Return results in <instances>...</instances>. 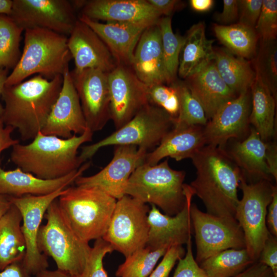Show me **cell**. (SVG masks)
Listing matches in <instances>:
<instances>
[{"instance_id":"cell-39","label":"cell","mask_w":277,"mask_h":277,"mask_svg":"<svg viewBox=\"0 0 277 277\" xmlns=\"http://www.w3.org/2000/svg\"><path fill=\"white\" fill-rule=\"evenodd\" d=\"M149 102L165 111L174 121L180 109L176 88L173 83L170 85L157 84L148 86Z\"/></svg>"},{"instance_id":"cell-38","label":"cell","mask_w":277,"mask_h":277,"mask_svg":"<svg viewBox=\"0 0 277 277\" xmlns=\"http://www.w3.org/2000/svg\"><path fill=\"white\" fill-rule=\"evenodd\" d=\"M254 69L275 100L277 96V46L276 41H261Z\"/></svg>"},{"instance_id":"cell-49","label":"cell","mask_w":277,"mask_h":277,"mask_svg":"<svg viewBox=\"0 0 277 277\" xmlns=\"http://www.w3.org/2000/svg\"><path fill=\"white\" fill-rule=\"evenodd\" d=\"M234 277H275L267 266L256 262Z\"/></svg>"},{"instance_id":"cell-37","label":"cell","mask_w":277,"mask_h":277,"mask_svg":"<svg viewBox=\"0 0 277 277\" xmlns=\"http://www.w3.org/2000/svg\"><path fill=\"white\" fill-rule=\"evenodd\" d=\"M177 90L180 109L174 121V128L199 125L204 126L208 122L205 112L197 100L184 83H173Z\"/></svg>"},{"instance_id":"cell-33","label":"cell","mask_w":277,"mask_h":277,"mask_svg":"<svg viewBox=\"0 0 277 277\" xmlns=\"http://www.w3.org/2000/svg\"><path fill=\"white\" fill-rule=\"evenodd\" d=\"M254 263L245 248H231L207 258L200 266L209 277H234Z\"/></svg>"},{"instance_id":"cell-22","label":"cell","mask_w":277,"mask_h":277,"mask_svg":"<svg viewBox=\"0 0 277 277\" xmlns=\"http://www.w3.org/2000/svg\"><path fill=\"white\" fill-rule=\"evenodd\" d=\"M131 67L138 78L147 86L170 85L158 23L147 28L135 47Z\"/></svg>"},{"instance_id":"cell-45","label":"cell","mask_w":277,"mask_h":277,"mask_svg":"<svg viewBox=\"0 0 277 277\" xmlns=\"http://www.w3.org/2000/svg\"><path fill=\"white\" fill-rule=\"evenodd\" d=\"M258 262L269 267L277 277V238L269 234L260 252Z\"/></svg>"},{"instance_id":"cell-18","label":"cell","mask_w":277,"mask_h":277,"mask_svg":"<svg viewBox=\"0 0 277 277\" xmlns=\"http://www.w3.org/2000/svg\"><path fill=\"white\" fill-rule=\"evenodd\" d=\"M63 77L58 96L41 132L66 139L82 134L88 128L69 67Z\"/></svg>"},{"instance_id":"cell-13","label":"cell","mask_w":277,"mask_h":277,"mask_svg":"<svg viewBox=\"0 0 277 277\" xmlns=\"http://www.w3.org/2000/svg\"><path fill=\"white\" fill-rule=\"evenodd\" d=\"M65 189H60L44 195L9 196L12 204L17 207L22 215L21 228L26 242V252L22 264L30 276L35 275L48 267L47 256L42 253L38 247V233L48 207L64 193Z\"/></svg>"},{"instance_id":"cell-52","label":"cell","mask_w":277,"mask_h":277,"mask_svg":"<svg viewBox=\"0 0 277 277\" xmlns=\"http://www.w3.org/2000/svg\"><path fill=\"white\" fill-rule=\"evenodd\" d=\"M0 277H30L22 262L14 263L0 271Z\"/></svg>"},{"instance_id":"cell-28","label":"cell","mask_w":277,"mask_h":277,"mask_svg":"<svg viewBox=\"0 0 277 277\" xmlns=\"http://www.w3.org/2000/svg\"><path fill=\"white\" fill-rule=\"evenodd\" d=\"M180 56L177 72L186 78L214 60L212 39L207 38L203 22L193 25L188 31Z\"/></svg>"},{"instance_id":"cell-30","label":"cell","mask_w":277,"mask_h":277,"mask_svg":"<svg viewBox=\"0 0 277 277\" xmlns=\"http://www.w3.org/2000/svg\"><path fill=\"white\" fill-rule=\"evenodd\" d=\"M22 221L21 212L13 204L0 220V271L24 258L26 242Z\"/></svg>"},{"instance_id":"cell-42","label":"cell","mask_w":277,"mask_h":277,"mask_svg":"<svg viewBox=\"0 0 277 277\" xmlns=\"http://www.w3.org/2000/svg\"><path fill=\"white\" fill-rule=\"evenodd\" d=\"M173 277H209L193 256L191 238L186 244L185 255L177 261Z\"/></svg>"},{"instance_id":"cell-10","label":"cell","mask_w":277,"mask_h":277,"mask_svg":"<svg viewBox=\"0 0 277 277\" xmlns=\"http://www.w3.org/2000/svg\"><path fill=\"white\" fill-rule=\"evenodd\" d=\"M149 206L128 195L117 200L102 239L127 258L147 244Z\"/></svg>"},{"instance_id":"cell-48","label":"cell","mask_w":277,"mask_h":277,"mask_svg":"<svg viewBox=\"0 0 277 277\" xmlns=\"http://www.w3.org/2000/svg\"><path fill=\"white\" fill-rule=\"evenodd\" d=\"M14 130L11 126L5 124L0 115V154L5 150L19 143L18 140L13 138L11 136Z\"/></svg>"},{"instance_id":"cell-51","label":"cell","mask_w":277,"mask_h":277,"mask_svg":"<svg viewBox=\"0 0 277 277\" xmlns=\"http://www.w3.org/2000/svg\"><path fill=\"white\" fill-rule=\"evenodd\" d=\"M148 3L161 15L169 16L180 3L176 0H147Z\"/></svg>"},{"instance_id":"cell-55","label":"cell","mask_w":277,"mask_h":277,"mask_svg":"<svg viewBox=\"0 0 277 277\" xmlns=\"http://www.w3.org/2000/svg\"><path fill=\"white\" fill-rule=\"evenodd\" d=\"M9 197L0 195V220L12 205Z\"/></svg>"},{"instance_id":"cell-36","label":"cell","mask_w":277,"mask_h":277,"mask_svg":"<svg viewBox=\"0 0 277 277\" xmlns=\"http://www.w3.org/2000/svg\"><path fill=\"white\" fill-rule=\"evenodd\" d=\"M165 65L172 83L174 82L179 65L181 51L185 37L175 34L172 28L171 18L162 17L159 23Z\"/></svg>"},{"instance_id":"cell-9","label":"cell","mask_w":277,"mask_h":277,"mask_svg":"<svg viewBox=\"0 0 277 277\" xmlns=\"http://www.w3.org/2000/svg\"><path fill=\"white\" fill-rule=\"evenodd\" d=\"M272 186L270 181L265 180L248 183L244 174L239 184L242 197L239 201L235 218L243 232L245 249L254 263L258 262L270 234L266 215L272 197Z\"/></svg>"},{"instance_id":"cell-16","label":"cell","mask_w":277,"mask_h":277,"mask_svg":"<svg viewBox=\"0 0 277 277\" xmlns=\"http://www.w3.org/2000/svg\"><path fill=\"white\" fill-rule=\"evenodd\" d=\"M114 146L113 156L110 163L94 175L78 177L74 182L76 185L96 187L116 200L125 195L130 176L143 163L148 151L133 145Z\"/></svg>"},{"instance_id":"cell-50","label":"cell","mask_w":277,"mask_h":277,"mask_svg":"<svg viewBox=\"0 0 277 277\" xmlns=\"http://www.w3.org/2000/svg\"><path fill=\"white\" fill-rule=\"evenodd\" d=\"M266 163L269 173L272 178L277 180V146L276 143L267 142Z\"/></svg>"},{"instance_id":"cell-47","label":"cell","mask_w":277,"mask_h":277,"mask_svg":"<svg viewBox=\"0 0 277 277\" xmlns=\"http://www.w3.org/2000/svg\"><path fill=\"white\" fill-rule=\"evenodd\" d=\"M266 224L269 233L277 237V187L272 186V197L267 211Z\"/></svg>"},{"instance_id":"cell-41","label":"cell","mask_w":277,"mask_h":277,"mask_svg":"<svg viewBox=\"0 0 277 277\" xmlns=\"http://www.w3.org/2000/svg\"><path fill=\"white\" fill-rule=\"evenodd\" d=\"M113 249L108 242L102 238L95 240L86 266L80 277H108L103 266V259Z\"/></svg>"},{"instance_id":"cell-35","label":"cell","mask_w":277,"mask_h":277,"mask_svg":"<svg viewBox=\"0 0 277 277\" xmlns=\"http://www.w3.org/2000/svg\"><path fill=\"white\" fill-rule=\"evenodd\" d=\"M169 248L152 250L148 247L138 249L125 258L116 271V277H148L160 259Z\"/></svg>"},{"instance_id":"cell-26","label":"cell","mask_w":277,"mask_h":277,"mask_svg":"<svg viewBox=\"0 0 277 277\" xmlns=\"http://www.w3.org/2000/svg\"><path fill=\"white\" fill-rule=\"evenodd\" d=\"M204 126L174 128L153 151L147 152L143 163L154 165L170 157L177 161L192 157L205 146Z\"/></svg>"},{"instance_id":"cell-3","label":"cell","mask_w":277,"mask_h":277,"mask_svg":"<svg viewBox=\"0 0 277 277\" xmlns=\"http://www.w3.org/2000/svg\"><path fill=\"white\" fill-rule=\"evenodd\" d=\"M93 134L88 128L82 134L65 139L39 131L31 143L14 145L10 161L17 168L40 179L60 178L81 166L78 149L85 143L91 141Z\"/></svg>"},{"instance_id":"cell-21","label":"cell","mask_w":277,"mask_h":277,"mask_svg":"<svg viewBox=\"0 0 277 277\" xmlns=\"http://www.w3.org/2000/svg\"><path fill=\"white\" fill-rule=\"evenodd\" d=\"M67 45L74 62L73 71L76 72L96 69L109 73L117 65L104 42L78 18L68 36Z\"/></svg>"},{"instance_id":"cell-57","label":"cell","mask_w":277,"mask_h":277,"mask_svg":"<svg viewBox=\"0 0 277 277\" xmlns=\"http://www.w3.org/2000/svg\"><path fill=\"white\" fill-rule=\"evenodd\" d=\"M13 0H0V15H9L11 12Z\"/></svg>"},{"instance_id":"cell-15","label":"cell","mask_w":277,"mask_h":277,"mask_svg":"<svg viewBox=\"0 0 277 277\" xmlns=\"http://www.w3.org/2000/svg\"><path fill=\"white\" fill-rule=\"evenodd\" d=\"M87 127L102 130L111 119L108 73L100 69L70 71Z\"/></svg>"},{"instance_id":"cell-19","label":"cell","mask_w":277,"mask_h":277,"mask_svg":"<svg viewBox=\"0 0 277 277\" xmlns=\"http://www.w3.org/2000/svg\"><path fill=\"white\" fill-rule=\"evenodd\" d=\"M184 189L186 203L175 215L163 214L156 206L151 205L148 214L149 230L146 246L152 250L169 248L186 244L191 238L190 207L194 195L189 185L185 184Z\"/></svg>"},{"instance_id":"cell-34","label":"cell","mask_w":277,"mask_h":277,"mask_svg":"<svg viewBox=\"0 0 277 277\" xmlns=\"http://www.w3.org/2000/svg\"><path fill=\"white\" fill-rule=\"evenodd\" d=\"M24 30L8 15H0V68L13 69L18 62L21 35Z\"/></svg>"},{"instance_id":"cell-25","label":"cell","mask_w":277,"mask_h":277,"mask_svg":"<svg viewBox=\"0 0 277 277\" xmlns=\"http://www.w3.org/2000/svg\"><path fill=\"white\" fill-rule=\"evenodd\" d=\"M186 79L185 84L201 104L208 121L222 105L237 96L224 82L213 61Z\"/></svg>"},{"instance_id":"cell-11","label":"cell","mask_w":277,"mask_h":277,"mask_svg":"<svg viewBox=\"0 0 277 277\" xmlns=\"http://www.w3.org/2000/svg\"><path fill=\"white\" fill-rule=\"evenodd\" d=\"M196 245L195 259L200 265L207 258L228 249L245 248L243 232L235 218L220 217L190 207Z\"/></svg>"},{"instance_id":"cell-4","label":"cell","mask_w":277,"mask_h":277,"mask_svg":"<svg viewBox=\"0 0 277 277\" xmlns=\"http://www.w3.org/2000/svg\"><path fill=\"white\" fill-rule=\"evenodd\" d=\"M24 31L23 52L8 75L5 86L20 83L34 74L49 80L63 75L72 59L67 45L68 36L41 28Z\"/></svg>"},{"instance_id":"cell-29","label":"cell","mask_w":277,"mask_h":277,"mask_svg":"<svg viewBox=\"0 0 277 277\" xmlns=\"http://www.w3.org/2000/svg\"><path fill=\"white\" fill-rule=\"evenodd\" d=\"M251 86V105L249 123L265 142L270 141L275 135V111L276 100L264 83L259 73Z\"/></svg>"},{"instance_id":"cell-44","label":"cell","mask_w":277,"mask_h":277,"mask_svg":"<svg viewBox=\"0 0 277 277\" xmlns=\"http://www.w3.org/2000/svg\"><path fill=\"white\" fill-rule=\"evenodd\" d=\"M238 2L239 23L254 28L261 13L263 1L241 0Z\"/></svg>"},{"instance_id":"cell-5","label":"cell","mask_w":277,"mask_h":277,"mask_svg":"<svg viewBox=\"0 0 277 277\" xmlns=\"http://www.w3.org/2000/svg\"><path fill=\"white\" fill-rule=\"evenodd\" d=\"M117 200L92 186L68 187L57 198L60 209L75 234L89 243L105 234Z\"/></svg>"},{"instance_id":"cell-17","label":"cell","mask_w":277,"mask_h":277,"mask_svg":"<svg viewBox=\"0 0 277 277\" xmlns=\"http://www.w3.org/2000/svg\"><path fill=\"white\" fill-rule=\"evenodd\" d=\"M249 90L222 105L204 126L206 145L222 148L231 139L241 140L249 132Z\"/></svg>"},{"instance_id":"cell-54","label":"cell","mask_w":277,"mask_h":277,"mask_svg":"<svg viewBox=\"0 0 277 277\" xmlns=\"http://www.w3.org/2000/svg\"><path fill=\"white\" fill-rule=\"evenodd\" d=\"M34 277H76L71 275L65 272L56 269L49 270L47 269L42 271L34 275Z\"/></svg>"},{"instance_id":"cell-53","label":"cell","mask_w":277,"mask_h":277,"mask_svg":"<svg viewBox=\"0 0 277 277\" xmlns=\"http://www.w3.org/2000/svg\"><path fill=\"white\" fill-rule=\"evenodd\" d=\"M212 0H190V4L193 10L197 12H206L213 6Z\"/></svg>"},{"instance_id":"cell-43","label":"cell","mask_w":277,"mask_h":277,"mask_svg":"<svg viewBox=\"0 0 277 277\" xmlns=\"http://www.w3.org/2000/svg\"><path fill=\"white\" fill-rule=\"evenodd\" d=\"M185 253L186 250L182 245L170 247L159 264L148 277H168L176 263Z\"/></svg>"},{"instance_id":"cell-6","label":"cell","mask_w":277,"mask_h":277,"mask_svg":"<svg viewBox=\"0 0 277 277\" xmlns=\"http://www.w3.org/2000/svg\"><path fill=\"white\" fill-rule=\"evenodd\" d=\"M185 175L184 171L171 168L168 159L154 165L142 163L130 176L124 193L173 216L186 203Z\"/></svg>"},{"instance_id":"cell-8","label":"cell","mask_w":277,"mask_h":277,"mask_svg":"<svg viewBox=\"0 0 277 277\" xmlns=\"http://www.w3.org/2000/svg\"><path fill=\"white\" fill-rule=\"evenodd\" d=\"M173 127L172 117L163 109L150 103L109 136L82 147L79 159L83 164L100 149L111 145H133L148 151L158 146Z\"/></svg>"},{"instance_id":"cell-24","label":"cell","mask_w":277,"mask_h":277,"mask_svg":"<svg viewBox=\"0 0 277 277\" xmlns=\"http://www.w3.org/2000/svg\"><path fill=\"white\" fill-rule=\"evenodd\" d=\"M78 18L91 28L104 42L117 65L131 67L135 47L148 26L116 22L101 23L83 15Z\"/></svg>"},{"instance_id":"cell-56","label":"cell","mask_w":277,"mask_h":277,"mask_svg":"<svg viewBox=\"0 0 277 277\" xmlns=\"http://www.w3.org/2000/svg\"><path fill=\"white\" fill-rule=\"evenodd\" d=\"M9 75V70L0 68V97L5 86V82ZM3 110V106L0 103V115H2Z\"/></svg>"},{"instance_id":"cell-20","label":"cell","mask_w":277,"mask_h":277,"mask_svg":"<svg viewBox=\"0 0 277 277\" xmlns=\"http://www.w3.org/2000/svg\"><path fill=\"white\" fill-rule=\"evenodd\" d=\"M91 19L145 25L159 23L162 15L147 0H90L72 2Z\"/></svg>"},{"instance_id":"cell-46","label":"cell","mask_w":277,"mask_h":277,"mask_svg":"<svg viewBox=\"0 0 277 277\" xmlns=\"http://www.w3.org/2000/svg\"><path fill=\"white\" fill-rule=\"evenodd\" d=\"M239 2L237 0H224L223 9L221 13L215 15V19L223 24L235 21L239 17Z\"/></svg>"},{"instance_id":"cell-14","label":"cell","mask_w":277,"mask_h":277,"mask_svg":"<svg viewBox=\"0 0 277 277\" xmlns=\"http://www.w3.org/2000/svg\"><path fill=\"white\" fill-rule=\"evenodd\" d=\"M110 116L116 129L131 120L150 103L148 86L130 66L117 65L108 73Z\"/></svg>"},{"instance_id":"cell-27","label":"cell","mask_w":277,"mask_h":277,"mask_svg":"<svg viewBox=\"0 0 277 277\" xmlns=\"http://www.w3.org/2000/svg\"><path fill=\"white\" fill-rule=\"evenodd\" d=\"M267 147V143L264 142L251 127L246 138L235 142L226 151L244 175L246 174L258 181L270 182L273 178L266 163Z\"/></svg>"},{"instance_id":"cell-32","label":"cell","mask_w":277,"mask_h":277,"mask_svg":"<svg viewBox=\"0 0 277 277\" xmlns=\"http://www.w3.org/2000/svg\"><path fill=\"white\" fill-rule=\"evenodd\" d=\"M213 30L218 39L232 54L245 59L256 55L259 37L254 28L238 23L214 24Z\"/></svg>"},{"instance_id":"cell-12","label":"cell","mask_w":277,"mask_h":277,"mask_svg":"<svg viewBox=\"0 0 277 277\" xmlns=\"http://www.w3.org/2000/svg\"><path fill=\"white\" fill-rule=\"evenodd\" d=\"M24 30L41 28L68 36L78 17L67 0H13L8 15Z\"/></svg>"},{"instance_id":"cell-1","label":"cell","mask_w":277,"mask_h":277,"mask_svg":"<svg viewBox=\"0 0 277 277\" xmlns=\"http://www.w3.org/2000/svg\"><path fill=\"white\" fill-rule=\"evenodd\" d=\"M191 159L196 177L189 186L203 202L206 212L235 218L238 190L244 174L241 169L224 148L217 146L205 145Z\"/></svg>"},{"instance_id":"cell-23","label":"cell","mask_w":277,"mask_h":277,"mask_svg":"<svg viewBox=\"0 0 277 277\" xmlns=\"http://www.w3.org/2000/svg\"><path fill=\"white\" fill-rule=\"evenodd\" d=\"M90 162L83 164L77 170L56 179L44 180L19 168L5 170L0 160V195L18 197L27 195H44L68 187L90 167Z\"/></svg>"},{"instance_id":"cell-2","label":"cell","mask_w":277,"mask_h":277,"mask_svg":"<svg viewBox=\"0 0 277 277\" xmlns=\"http://www.w3.org/2000/svg\"><path fill=\"white\" fill-rule=\"evenodd\" d=\"M63 82V75L49 80L35 75L16 85L5 86L1 95L5 124L17 129L22 140H32L45 125Z\"/></svg>"},{"instance_id":"cell-31","label":"cell","mask_w":277,"mask_h":277,"mask_svg":"<svg viewBox=\"0 0 277 277\" xmlns=\"http://www.w3.org/2000/svg\"><path fill=\"white\" fill-rule=\"evenodd\" d=\"M213 61L220 76L236 95L249 90L255 71L249 61L222 49L214 50Z\"/></svg>"},{"instance_id":"cell-40","label":"cell","mask_w":277,"mask_h":277,"mask_svg":"<svg viewBox=\"0 0 277 277\" xmlns=\"http://www.w3.org/2000/svg\"><path fill=\"white\" fill-rule=\"evenodd\" d=\"M254 29L261 41H275L277 35V1L263 0Z\"/></svg>"},{"instance_id":"cell-7","label":"cell","mask_w":277,"mask_h":277,"mask_svg":"<svg viewBox=\"0 0 277 277\" xmlns=\"http://www.w3.org/2000/svg\"><path fill=\"white\" fill-rule=\"evenodd\" d=\"M37 236L40 252L51 256L57 269L80 277L90 255L89 243L81 240L73 231L62 213L57 199L48 207Z\"/></svg>"}]
</instances>
